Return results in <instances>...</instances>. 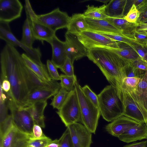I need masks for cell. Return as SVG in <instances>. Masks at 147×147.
Listing matches in <instances>:
<instances>
[{
  "instance_id": "obj_1",
  "label": "cell",
  "mask_w": 147,
  "mask_h": 147,
  "mask_svg": "<svg viewBox=\"0 0 147 147\" xmlns=\"http://www.w3.org/2000/svg\"><path fill=\"white\" fill-rule=\"evenodd\" d=\"M23 59L16 47L6 44L0 53L1 80H7L11 88L7 95L11 97L18 107L23 106L29 94L22 73Z\"/></svg>"
},
{
  "instance_id": "obj_2",
  "label": "cell",
  "mask_w": 147,
  "mask_h": 147,
  "mask_svg": "<svg viewBox=\"0 0 147 147\" xmlns=\"http://www.w3.org/2000/svg\"><path fill=\"white\" fill-rule=\"evenodd\" d=\"M87 57L99 67L110 85L119 91L126 78L125 69L129 62L113 50L101 47L88 49Z\"/></svg>"
},
{
  "instance_id": "obj_3",
  "label": "cell",
  "mask_w": 147,
  "mask_h": 147,
  "mask_svg": "<svg viewBox=\"0 0 147 147\" xmlns=\"http://www.w3.org/2000/svg\"><path fill=\"white\" fill-rule=\"evenodd\" d=\"M97 95L100 115L105 120L111 122L123 115V103L115 87L107 86Z\"/></svg>"
},
{
  "instance_id": "obj_4",
  "label": "cell",
  "mask_w": 147,
  "mask_h": 147,
  "mask_svg": "<svg viewBox=\"0 0 147 147\" xmlns=\"http://www.w3.org/2000/svg\"><path fill=\"white\" fill-rule=\"evenodd\" d=\"M74 87L80 108L81 122L92 133L95 134L100 115L99 109L84 95L77 80Z\"/></svg>"
},
{
  "instance_id": "obj_5",
  "label": "cell",
  "mask_w": 147,
  "mask_h": 147,
  "mask_svg": "<svg viewBox=\"0 0 147 147\" xmlns=\"http://www.w3.org/2000/svg\"><path fill=\"white\" fill-rule=\"evenodd\" d=\"M7 96L6 103L14 125L20 131L30 136L32 138L34 123L31 115L23 107H18L11 97Z\"/></svg>"
},
{
  "instance_id": "obj_6",
  "label": "cell",
  "mask_w": 147,
  "mask_h": 147,
  "mask_svg": "<svg viewBox=\"0 0 147 147\" xmlns=\"http://www.w3.org/2000/svg\"><path fill=\"white\" fill-rule=\"evenodd\" d=\"M57 113L67 127L74 123L81 122L80 108L74 88L69 92L65 102Z\"/></svg>"
},
{
  "instance_id": "obj_7",
  "label": "cell",
  "mask_w": 147,
  "mask_h": 147,
  "mask_svg": "<svg viewBox=\"0 0 147 147\" xmlns=\"http://www.w3.org/2000/svg\"><path fill=\"white\" fill-rule=\"evenodd\" d=\"M0 38L5 41L6 44L15 47L21 48L33 61L40 66H45L41 61L42 54L39 47L31 48L22 44L12 33L9 23L0 21Z\"/></svg>"
},
{
  "instance_id": "obj_8",
  "label": "cell",
  "mask_w": 147,
  "mask_h": 147,
  "mask_svg": "<svg viewBox=\"0 0 147 147\" xmlns=\"http://www.w3.org/2000/svg\"><path fill=\"white\" fill-rule=\"evenodd\" d=\"M25 9L33 36L35 40L49 43L55 35V32L39 22L36 19V14L32 8L29 0L25 1Z\"/></svg>"
},
{
  "instance_id": "obj_9",
  "label": "cell",
  "mask_w": 147,
  "mask_h": 147,
  "mask_svg": "<svg viewBox=\"0 0 147 147\" xmlns=\"http://www.w3.org/2000/svg\"><path fill=\"white\" fill-rule=\"evenodd\" d=\"M79 40L87 49L101 47L113 50L119 49L118 42L100 33L87 30L77 35Z\"/></svg>"
},
{
  "instance_id": "obj_10",
  "label": "cell",
  "mask_w": 147,
  "mask_h": 147,
  "mask_svg": "<svg viewBox=\"0 0 147 147\" xmlns=\"http://www.w3.org/2000/svg\"><path fill=\"white\" fill-rule=\"evenodd\" d=\"M70 18L67 12L61 11L59 8L47 13L36 15L39 22L55 32L59 29L66 28Z\"/></svg>"
},
{
  "instance_id": "obj_11",
  "label": "cell",
  "mask_w": 147,
  "mask_h": 147,
  "mask_svg": "<svg viewBox=\"0 0 147 147\" xmlns=\"http://www.w3.org/2000/svg\"><path fill=\"white\" fill-rule=\"evenodd\" d=\"M22 70L29 93L37 88H44L58 91L61 88L60 83L57 81L52 80L47 81L39 77L26 66L24 61L22 64Z\"/></svg>"
},
{
  "instance_id": "obj_12",
  "label": "cell",
  "mask_w": 147,
  "mask_h": 147,
  "mask_svg": "<svg viewBox=\"0 0 147 147\" xmlns=\"http://www.w3.org/2000/svg\"><path fill=\"white\" fill-rule=\"evenodd\" d=\"M117 94L123 104V115L140 123H145L143 113L130 94L125 90L121 89Z\"/></svg>"
},
{
  "instance_id": "obj_13",
  "label": "cell",
  "mask_w": 147,
  "mask_h": 147,
  "mask_svg": "<svg viewBox=\"0 0 147 147\" xmlns=\"http://www.w3.org/2000/svg\"><path fill=\"white\" fill-rule=\"evenodd\" d=\"M65 36V53L73 63L75 61L87 56L88 49L79 40L77 35L67 31Z\"/></svg>"
},
{
  "instance_id": "obj_14",
  "label": "cell",
  "mask_w": 147,
  "mask_h": 147,
  "mask_svg": "<svg viewBox=\"0 0 147 147\" xmlns=\"http://www.w3.org/2000/svg\"><path fill=\"white\" fill-rule=\"evenodd\" d=\"M31 137L19 130L13 123L2 138L1 147H28Z\"/></svg>"
},
{
  "instance_id": "obj_15",
  "label": "cell",
  "mask_w": 147,
  "mask_h": 147,
  "mask_svg": "<svg viewBox=\"0 0 147 147\" xmlns=\"http://www.w3.org/2000/svg\"><path fill=\"white\" fill-rule=\"evenodd\" d=\"M67 127L74 147H90L92 143V133L83 124L76 122Z\"/></svg>"
},
{
  "instance_id": "obj_16",
  "label": "cell",
  "mask_w": 147,
  "mask_h": 147,
  "mask_svg": "<svg viewBox=\"0 0 147 147\" xmlns=\"http://www.w3.org/2000/svg\"><path fill=\"white\" fill-rule=\"evenodd\" d=\"M23 8L18 0H0V21L9 23L20 18Z\"/></svg>"
},
{
  "instance_id": "obj_17",
  "label": "cell",
  "mask_w": 147,
  "mask_h": 147,
  "mask_svg": "<svg viewBox=\"0 0 147 147\" xmlns=\"http://www.w3.org/2000/svg\"><path fill=\"white\" fill-rule=\"evenodd\" d=\"M127 92L135 100L144 115L146 123H147V71H145L144 75L141 78L136 88L133 91Z\"/></svg>"
},
{
  "instance_id": "obj_18",
  "label": "cell",
  "mask_w": 147,
  "mask_h": 147,
  "mask_svg": "<svg viewBox=\"0 0 147 147\" xmlns=\"http://www.w3.org/2000/svg\"><path fill=\"white\" fill-rule=\"evenodd\" d=\"M139 123L129 117L122 115L107 124L105 128L109 134L118 138L128 129Z\"/></svg>"
},
{
  "instance_id": "obj_19",
  "label": "cell",
  "mask_w": 147,
  "mask_h": 147,
  "mask_svg": "<svg viewBox=\"0 0 147 147\" xmlns=\"http://www.w3.org/2000/svg\"><path fill=\"white\" fill-rule=\"evenodd\" d=\"M52 49V62L57 68H60L67 57L65 52V42L61 41L55 35L49 42Z\"/></svg>"
},
{
  "instance_id": "obj_20",
  "label": "cell",
  "mask_w": 147,
  "mask_h": 147,
  "mask_svg": "<svg viewBox=\"0 0 147 147\" xmlns=\"http://www.w3.org/2000/svg\"><path fill=\"white\" fill-rule=\"evenodd\" d=\"M118 138L128 143L147 139V128L145 123H139L128 129Z\"/></svg>"
},
{
  "instance_id": "obj_21",
  "label": "cell",
  "mask_w": 147,
  "mask_h": 147,
  "mask_svg": "<svg viewBox=\"0 0 147 147\" xmlns=\"http://www.w3.org/2000/svg\"><path fill=\"white\" fill-rule=\"evenodd\" d=\"M85 18L88 25V30L99 33L117 34L123 36L121 31L114 27L106 19H95Z\"/></svg>"
},
{
  "instance_id": "obj_22",
  "label": "cell",
  "mask_w": 147,
  "mask_h": 147,
  "mask_svg": "<svg viewBox=\"0 0 147 147\" xmlns=\"http://www.w3.org/2000/svg\"><path fill=\"white\" fill-rule=\"evenodd\" d=\"M106 19L114 27L121 31L123 36L136 42L134 36L137 27L136 23L129 22L124 19V18L109 17Z\"/></svg>"
},
{
  "instance_id": "obj_23",
  "label": "cell",
  "mask_w": 147,
  "mask_h": 147,
  "mask_svg": "<svg viewBox=\"0 0 147 147\" xmlns=\"http://www.w3.org/2000/svg\"><path fill=\"white\" fill-rule=\"evenodd\" d=\"M58 92L42 88L35 89L29 93L25 99L22 107L30 106L36 102L47 100Z\"/></svg>"
},
{
  "instance_id": "obj_24",
  "label": "cell",
  "mask_w": 147,
  "mask_h": 147,
  "mask_svg": "<svg viewBox=\"0 0 147 147\" xmlns=\"http://www.w3.org/2000/svg\"><path fill=\"white\" fill-rule=\"evenodd\" d=\"M47 100L36 102L29 106L21 107L27 110L30 114L34 124L45 128L44 111L47 105Z\"/></svg>"
},
{
  "instance_id": "obj_25",
  "label": "cell",
  "mask_w": 147,
  "mask_h": 147,
  "mask_svg": "<svg viewBox=\"0 0 147 147\" xmlns=\"http://www.w3.org/2000/svg\"><path fill=\"white\" fill-rule=\"evenodd\" d=\"M66 28L67 31L78 35L88 29V25L83 13H75L71 17Z\"/></svg>"
},
{
  "instance_id": "obj_26",
  "label": "cell",
  "mask_w": 147,
  "mask_h": 147,
  "mask_svg": "<svg viewBox=\"0 0 147 147\" xmlns=\"http://www.w3.org/2000/svg\"><path fill=\"white\" fill-rule=\"evenodd\" d=\"M127 0H111L106 5V13L109 17L124 18Z\"/></svg>"
},
{
  "instance_id": "obj_27",
  "label": "cell",
  "mask_w": 147,
  "mask_h": 147,
  "mask_svg": "<svg viewBox=\"0 0 147 147\" xmlns=\"http://www.w3.org/2000/svg\"><path fill=\"white\" fill-rule=\"evenodd\" d=\"M22 56L26 66L33 73L41 79L47 81L52 80L46 66H40L33 61L26 53H23Z\"/></svg>"
},
{
  "instance_id": "obj_28",
  "label": "cell",
  "mask_w": 147,
  "mask_h": 147,
  "mask_svg": "<svg viewBox=\"0 0 147 147\" xmlns=\"http://www.w3.org/2000/svg\"><path fill=\"white\" fill-rule=\"evenodd\" d=\"M117 42L119 49L113 50L121 57L129 62L141 58L131 46L124 42Z\"/></svg>"
},
{
  "instance_id": "obj_29",
  "label": "cell",
  "mask_w": 147,
  "mask_h": 147,
  "mask_svg": "<svg viewBox=\"0 0 147 147\" xmlns=\"http://www.w3.org/2000/svg\"><path fill=\"white\" fill-rule=\"evenodd\" d=\"M83 14L85 18L95 19H104L109 18L106 13V5L99 7L88 5Z\"/></svg>"
},
{
  "instance_id": "obj_30",
  "label": "cell",
  "mask_w": 147,
  "mask_h": 147,
  "mask_svg": "<svg viewBox=\"0 0 147 147\" xmlns=\"http://www.w3.org/2000/svg\"><path fill=\"white\" fill-rule=\"evenodd\" d=\"M35 40L29 21L26 18L23 26L22 36L20 41L26 47L32 48Z\"/></svg>"
},
{
  "instance_id": "obj_31",
  "label": "cell",
  "mask_w": 147,
  "mask_h": 147,
  "mask_svg": "<svg viewBox=\"0 0 147 147\" xmlns=\"http://www.w3.org/2000/svg\"><path fill=\"white\" fill-rule=\"evenodd\" d=\"M69 92L61 88L52 99L50 104L53 108L59 109L66 99Z\"/></svg>"
},
{
  "instance_id": "obj_32",
  "label": "cell",
  "mask_w": 147,
  "mask_h": 147,
  "mask_svg": "<svg viewBox=\"0 0 147 147\" xmlns=\"http://www.w3.org/2000/svg\"><path fill=\"white\" fill-rule=\"evenodd\" d=\"M60 76L61 88L69 92L74 89L75 82L77 80L76 76H69L63 74H61Z\"/></svg>"
},
{
  "instance_id": "obj_33",
  "label": "cell",
  "mask_w": 147,
  "mask_h": 147,
  "mask_svg": "<svg viewBox=\"0 0 147 147\" xmlns=\"http://www.w3.org/2000/svg\"><path fill=\"white\" fill-rule=\"evenodd\" d=\"M141 78L136 77L125 78L123 80L120 89L118 91L121 89L127 91H133L138 85Z\"/></svg>"
},
{
  "instance_id": "obj_34",
  "label": "cell",
  "mask_w": 147,
  "mask_h": 147,
  "mask_svg": "<svg viewBox=\"0 0 147 147\" xmlns=\"http://www.w3.org/2000/svg\"><path fill=\"white\" fill-rule=\"evenodd\" d=\"M140 15L136 5L134 4L124 18L129 22L135 23L139 18Z\"/></svg>"
},
{
  "instance_id": "obj_35",
  "label": "cell",
  "mask_w": 147,
  "mask_h": 147,
  "mask_svg": "<svg viewBox=\"0 0 147 147\" xmlns=\"http://www.w3.org/2000/svg\"><path fill=\"white\" fill-rule=\"evenodd\" d=\"M51 141L47 137L39 139L30 138L28 147H46Z\"/></svg>"
},
{
  "instance_id": "obj_36",
  "label": "cell",
  "mask_w": 147,
  "mask_h": 147,
  "mask_svg": "<svg viewBox=\"0 0 147 147\" xmlns=\"http://www.w3.org/2000/svg\"><path fill=\"white\" fill-rule=\"evenodd\" d=\"M145 71L136 68L131 65L130 63L125 69L126 78L136 77L141 78L144 75Z\"/></svg>"
},
{
  "instance_id": "obj_37",
  "label": "cell",
  "mask_w": 147,
  "mask_h": 147,
  "mask_svg": "<svg viewBox=\"0 0 147 147\" xmlns=\"http://www.w3.org/2000/svg\"><path fill=\"white\" fill-rule=\"evenodd\" d=\"M58 140L59 147H74L67 127Z\"/></svg>"
},
{
  "instance_id": "obj_38",
  "label": "cell",
  "mask_w": 147,
  "mask_h": 147,
  "mask_svg": "<svg viewBox=\"0 0 147 147\" xmlns=\"http://www.w3.org/2000/svg\"><path fill=\"white\" fill-rule=\"evenodd\" d=\"M99 33L116 42L126 43L131 47L132 46V45L134 43H136L135 41L119 34L102 33Z\"/></svg>"
},
{
  "instance_id": "obj_39",
  "label": "cell",
  "mask_w": 147,
  "mask_h": 147,
  "mask_svg": "<svg viewBox=\"0 0 147 147\" xmlns=\"http://www.w3.org/2000/svg\"><path fill=\"white\" fill-rule=\"evenodd\" d=\"M82 89L84 95L96 106L98 107V95L87 85H85Z\"/></svg>"
},
{
  "instance_id": "obj_40",
  "label": "cell",
  "mask_w": 147,
  "mask_h": 147,
  "mask_svg": "<svg viewBox=\"0 0 147 147\" xmlns=\"http://www.w3.org/2000/svg\"><path fill=\"white\" fill-rule=\"evenodd\" d=\"M47 67L52 80L57 81L60 80V76L58 73L57 68L49 59L47 61Z\"/></svg>"
},
{
  "instance_id": "obj_41",
  "label": "cell",
  "mask_w": 147,
  "mask_h": 147,
  "mask_svg": "<svg viewBox=\"0 0 147 147\" xmlns=\"http://www.w3.org/2000/svg\"><path fill=\"white\" fill-rule=\"evenodd\" d=\"M73 64L70 59L67 57L63 65L60 69L65 75L74 76L75 75L74 74Z\"/></svg>"
},
{
  "instance_id": "obj_42",
  "label": "cell",
  "mask_w": 147,
  "mask_h": 147,
  "mask_svg": "<svg viewBox=\"0 0 147 147\" xmlns=\"http://www.w3.org/2000/svg\"><path fill=\"white\" fill-rule=\"evenodd\" d=\"M136 7L140 15L136 23H138L147 19V0H143Z\"/></svg>"
},
{
  "instance_id": "obj_43",
  "label": "cell",
  "mask_w": 147,
  "mask_h": 147,
  "mask_svg": "<svg viewBox=\"0 0 147 147\" xmlns=\"http://www.w3.org/2000/svg\"><path fill=\"white\" fill-rule=\"evenodd\" d=\"M6 100L0 98V124L3 123L8 118L9 115H8Z\"/></svg>"
},
{
  "instance_id": "obj_44",
  "label": "cell",
  "mask_w": 147,
  "mask_h": 147,
  "mask_svg": "<svg viewBox=\"0 0 147 147\" xmlns=\"http://www.w3.org/2000/svg\"><path fill=\"white\" fill-rule=\"evenodd\" d=\"M131 47L143 60L147 62V48L143 47L136 43H134Z\"/></svg>"
},
{
  "instance_id": "obj_45",
  "label": "cell",
  "mask_w": 147,
  "mask_h": 147,
  "mask_svg": "<svg viewBox=\"0 0 147 147\" xmlns=\"http://www.w3.org/2000/svg\"><path fill=\"white\" fill-rule=\"evenodd\" d=\"M134 36L137 43L143 47L147 48V35L136 31Z\"/></svg>"
},
{
  "instance_id": "obj_46",
  "label": "cell",
  "mask_w": 147,
  "mask_h": 147,
  "mask_svg": "<svg viewBox=\"0 0 147 147\" xmlns=\"http://www.w3.org/2000/svg\"><path fill=\"white\" fill-rule=\"evenodd\" d=\"M129 63L131 65L136 68L147 71V62L141 58L129 62Z\"/></svg>"
},
{
  "instance_id": "obj_47",
  "label": "cell",
  "mask_w": 147,
  "mask_h": 147,
  "mask_svg": "<svg viewBox=\"0 0 147 147\" xmlns=\"http://www.w3.org/2000/svg\"><path fill=\"white\" fill-rule=\"evenodd\" d=\"M40 126L34 124L33 129V138H31L39 139L47 137L43 133Z\"/></svg>"
},
{
  "instance_id": "obj_48",
  "label": "cell",
  "mask_w": 147,
  "mask_h": 147,
  "mask_svg": "<svg viewBox=\"0 0 147 147\" xmlns=\"http://www.w3.org/2000/svg\"><path fill=\"white\" fill-rule=\"evenodd\" d=\"M0 87L3 91L6 93L9 92L11 88L10 82L8 80L6 79L0 81Z\"/></svg>"
},
{
  "instance_id": "obj_49",
  "label": "cell",
  "mask_w": 147,
  "mask_h": 147,
  "mask_svg": "<svg viewBox=\"0 0 147 147\" xmlns=\"http://www.w3.org/2000/svg\"><path fill=\"white\" fill-rule=\"evenodd\" d=\"M147 140L141 142H134L129 144L126 145L123 147H146Z\"/></svg>"
},
{
  "instance_id": "obj_50",
  "label": "cell",
  "mask_w": 147,
  "mask_h": 147,
  "mask_svg": "<svg viewBox=\"0 0 147 147\" xmlns=\"http://www.w3.org/2000/svg\"><path fill=\"white\" fill-rule=\"evenodd\" d=\"M59 144L58 140L55 139L51 141L46 147H59Z\"/></svg>"
},
{
  "instance_id": "obj_51",
  "label": "cell",
  "mask_w": 147,
  "mask_h": 147,
  "mask_svg": "<svg viewBox=\"0 0 147 147\" xmlns=\"http://www.w3.org/2000/svg\"><path fill=\"white\" fill-rule=\"evenodd\" d=\"M137 27L136 30H146L147 33V24H141L137 23Z\"/></svg>"
},
{
  "instance_id": "obj_52",
  "label": "cell",
  "mask_w": 147,
  "mask_h": 147,
  "mask_svg": "<svg viewBox=\"0 0 147 147\" xmlns=\"http://www.w3.org/2000/svg\"><path fill=\"white\" fill-rule=\"evenodd\" d=\"M96 1L100 2L103 3L105 4H107V3H109L110 1V0H96Z\"/></svg>"
},
{
  "instance_id": "obj_53",
  "label": "cell",
  "mask_w": 147,
  "mask_h": 147,
  "mask_svg": "<svg viewBox=\"0 0 147 147\" xmlns=\"http://www.w3.org/2000/svg\"></svg>"
}]
</instances>
